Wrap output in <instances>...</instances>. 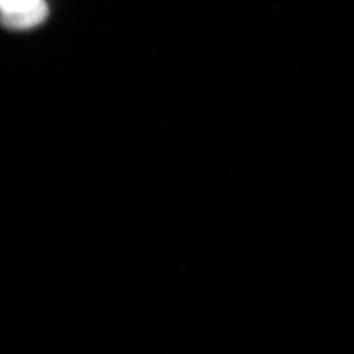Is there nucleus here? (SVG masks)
Wrapping results in <instances>:
<instances>
[{
    "label": "nucleus",
    "instance_id": "obj_1",
    "mask_svg": "<svg viewBox=\"0 0 354 354\" xmlns=\"http://www.w3.org/2000/svg\"><path fill=\"white\" fill-rule=\"evenodd\" d=\"M48 15L47 3L41 0L36 6L27 10L5 12L1 17L3 26L14 30H24L41 24Z\"/></svg>",
    "mask_w": 354,
    "mask_h": 354
},
{
    "label": "nucleus",
    "instance_id": "obj_2",
    "mask_svg": "<svg viewBox=\"0 0 354 354\" xmlns=\"http://www.w3.org/2000/svg\"><path fill=\"white\" fill-rule=\"evenodd\" d=\"M1 10L5 12H15V10H27L39 3L41 0H0Z\"/></svg>",
    "mask_w": 354,
    "mask_h": 354
}]
</instances>
